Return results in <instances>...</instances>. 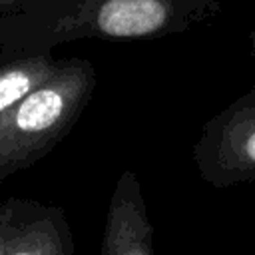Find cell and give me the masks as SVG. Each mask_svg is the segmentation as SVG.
I'll return each mask as SVG.
<instances>
[{"label":"cell","instance_id":"6da1fadb","mask_svg":"<svg viewBox=\"0 0 255 255\" xmlns=\"http://www.w3.org/2000/svg\"><path fill=\"white\" fill-rule=\"evenodd\" d=\"M88 96V66L62 62L54 76L0 116V183L44 157L72 128Z\"/></svg>","mask_w":255,"mask_h":255},{"label":"cell","instance_id":"7a4b0ae2","mask_svg":"<svg viewBox=\"0 0 255 255\" xmlns=\"http://www.w3.org/2000/svg\"><path fill=\"white\" fill-rule=\"evenodd\" d=\"M0 239L2 255H76L66 213L36 199L0 203Z\"/></svg>","mask_w":255,"mask_h":255},{"label":"cell","instance_id":"3957f363","mask_svg":"<svg viewBox=\"0 0 255 255\" xmlns=\"http://www.w3.org/2000/svg\"><path fill=\"white\" fill-rule=\"evenodd\" d=\"M100 255H155L153 227L131 173L120 179L110 199Z\"/></svg>","mask_w":255,"mask_h":255},{"label":"cell","instance_id":"277c9868","mask_svg":"<svg viewBox=\"0 0 255 255\" xmlns=\"http://www.w3.org/2000/svg\"><path fill=\"white\" fill-rule=\"evenodd\" d=\"M163 20L165 8L157 0H110L98 12L68 26L56 44L86 34L90 26L110 36H143L155 32Z\"/></svg>","mask_w":255,"mask_h":255},{"label":"cell","instance_id":"5b68a950","mask_svg":"<svg viewBox=\"0 0 255 255\" xmlns=\"http://www.w3.org/2000/svg\"><path fill=\"white\" fill-rule=\"evenodd\" d=\"M60 64L48 52H0V116L48 82Z\"/></svg>","mask_w":255,"mask_h":255},{"label":"cell","instance_id":"8992f818","mask_svg":"<svg viewBox=\"0 0 255 255\" xmlns=\"http://www.w3.org/2000/svg\"><path fill=\"white\" fill-rule=\"evenodd\" d=\"M26 2H28V0H0V18L18 12Z\"/></svg>","mask_w":255,"mask_h":255},{"label":"cell","instance_id":"52a82bcc","mask_svg":"<svg viewBox=\"0 0 255 255\" xmlns=\"http://www.w3.org/2000/svg\"><path fill=\"white\" fill-rule=\"evenodd\" d=\"M0 255H2V239H0Z\"/></svg>","mask_w":255,"mask_h":255}]
</instances>
